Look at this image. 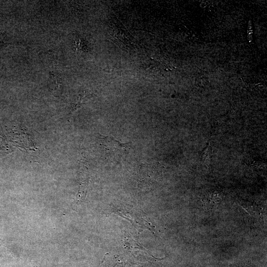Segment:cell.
Wrapping results in <instances>:
<instances>
[{
    "mask_svg": "<svg viewBox=\"0 0 267 267\" xmlns=\"http://www.w3.org/2000/svg\"><path fill=\"white\" fill-rule=\"evenodd\" d=\"M3 42L2 40H0V48L2 47V46L3 45Z\"/></svg>",
    "mask_w": 267,
    "mask_h": 267,
    "instance_id": "3957f363",
    "label": "cell"
},
{
    "mask_svg": "<svg viewBox=\"0 0 267 267\" xmlns=\"http://www.w3.org/2000/svg\"><path fill=\"white\" fill-rule=\"evenodd\" d=\"M101 144L107 150L112 151L126 150L128 148L127 143H121L110 136H102Z\"/></svg>",
    "mask_w": 267,
    "mask_h": 267,
    "instance_id": "6da1fadb",
    "label": "cell"
},
{
    "mask_svg": "<svg viewBox=\"0 0 267 267\" xmlns=\"http://www.w3.org/2000/svg\"><path fill=\"white\" fill-rule=\"evenodd\" d=\"M81 169V183L78 194V197H79L78 198L85 196L87 193L89 182V174L87 172V168L85 166L82 165Z\"/></svg>",
    "mask_w": 267,
    "mask_h": 267,
    "instance_id": "7a4b0ae2",
    "label": "cell"
}]
</instances>
